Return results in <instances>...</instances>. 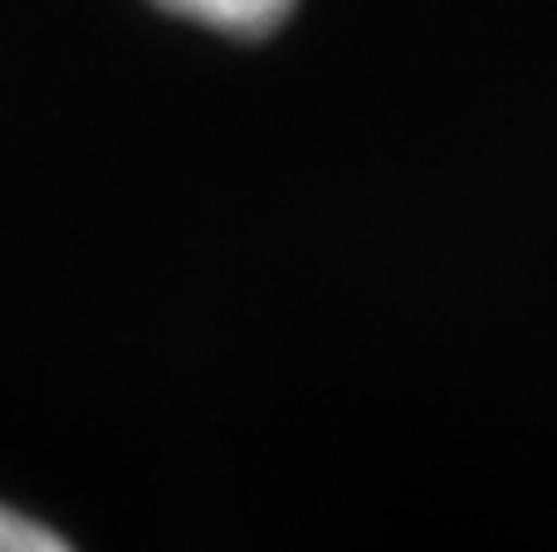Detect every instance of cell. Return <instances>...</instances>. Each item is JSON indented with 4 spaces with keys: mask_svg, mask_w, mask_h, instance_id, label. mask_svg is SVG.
Masks as SVG:
<instances>
[{
    "mask_svg": "<svg viewBox=\"0 0 557 552\" xmlns=\"http://www.w3.org/2000/svg\"><path fill=\"white\" fill-rule=\"evenodd\" d=\"M152 5L225 39H264L294 15L298 0H152Z\"/></svg>",
    "mask_w": 557,
    "mask_h": 552,
    "instance_id": "cell-1",
    "label": "cell"
},
{
    "mask_svg": "<svg viewBox=\"0 0 557 552\" xmlns=\"http://www.w3.org/2000/svg\"><path fill=\"white\" fill-rule=\"evenodd\" d=\"M0 552H74V543L59 528H49L45 518L0 504Z\"/></svg>",
    "mask_w": 557,
    "mask_h": 552,
    "instance_id": "cell-2",
    "label": "cell"
}]
</instances>
